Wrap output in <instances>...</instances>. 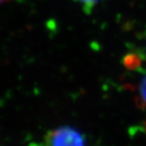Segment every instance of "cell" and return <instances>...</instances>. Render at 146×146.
I'll use <instances>...</instances> for the list:
<instances>
[{"label": "cell", "instance_id": "1", "mask_svg": "<svg viewBox=\"0 0 146 146\" xmlns=\"http://www.w3.org/2000/svg\"><path fill=\"white\" fill-rule=\"evenodd\" d=\"M44 143L46 146H86L83 135L68 126L49 130L45 135Z\"/></svg>", "mask_w": 146, "mask_h": 146}, {"label": "cell", "instance_id": "2", "mask_svg": "<svg viewBox=\"0 0 146 146\" xmlns=\"http://www.w3.org/2000/svg\"><path fill=\"white\" fill-rule=\"evenodd\" d=\"M137 102L141 108L146 109V77L142 79L139 85Z\"/></svg>", "mask_w": 146, "mask_h": 146}, {"label": "cell", "instance_id": "3", "mask_svg": "<svg viewBox=\"0 0 146 146\" xmlns=\"http://www.w3.org/2000/svg\"><path fill=\"white\" fill-rule=\"evenodd\" d=\"M73 1L81 6L83 12L85 13L91 14L93 9L95 8V6L99 4L100 0H73Z\"/></svg>", "mask_w": 146, "mask_h": 146}, {"label": "cell", "instance_id": "4", "mask_svg": "<svg viewBox=\"0 0 146 146\" xmlns=\"http://www.w3.org/2000/svg\"><path fill=\"white\" fill-rule=\"evenodd\" d=\"M140 58L137 55H128L124 59L125 65L127 68L129 69H134V68H137L140 64Z\"/></svg>", "mask_w": 146, "mask_h": 146}, {"label": "cell", "instance_id": "5", "mask_svg": "<svg viewBox=\"0 0 146 146\" xmlns=\"http://www.w3.org/2000/svg\"><path fill=\"white\" fill-rule=\"evenodd\" d=\"M29 146H46L45 143H31Z\"/></svg>", "mask_w": 146, "mask_h": 146}, {"label": "cell", "instance_id": "6", "mask_svg": "<svg viewBox=\"0 0 146 146\" xmlns=\"http://www.w3.org/2000/svg\"><path fill=\"white\" fill-rule=\"evenodd\" d=\"M10 1H12V0H0V6L3 5H4V4H5V3L10 2Z\"/></svg>", "mask_w": 146, "mask_h": 146}, {"label": "cell", "instance_id": "7", "mask_svg": "<svg viewBox=\"0 0 146 146\" xmlns=\"http://www.w3.org/2000/svg\"><path fill=\"white\" fill-rule=\"evenodd\" d=\"M143 126H144V130L146 131V121H145V122H144V124H143Z\"/></svg>", "mask_w": 146, "mask_h": 146}]
</instances>
